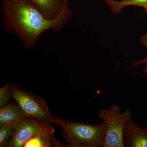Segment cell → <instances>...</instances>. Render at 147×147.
Instances as JSON below:
<instances>
[{
    "label": "cell",
    "mask_w": 147,
    "mask_h": 147,
    "mask_svg": "<svg viewBox=\"0 0 147 147\" xmlns=\"http://www.w3.org/2000/svg\"><path fill=\"white\" fill-rule=\"evenodd\" d=\"M1 13L6 30L15 35L26 48L34 46L48 30L60 31L72 15L69 6L54 19L46 18L30 0H1Z\"/></svg>",
    "instance_id": "obj_1"
},
{
    "label": "cell",
    "mask_w": 147,
    "mask_h": 147,
    "mask_svg": "<svg viewBox=\"0 0 147 147\" xmlns=\"http://www.w3.org/2000/svg\"><path fill=\"white\" fill-rule=\"evenodd\" d=\"M51 123L56 124L62 129L63 137L68 143L65 147H102L105 134L103 122L93 125L53 116Z\"/></svg>",
    "instance_id": "obj_2"
},
{
    "label": "cell",
    "mask_w": 147,
    "mask_h": 147,
    "mask_svg": "<svg viewBox=\"0 0 147 147\" xmlns=\"http://www.w3.org/2000/svg\"><path fill=\"white\" fill-rule=\"evenodd\" d=\"M98 117L105 125V137L102 147H124V127L132 118L131 113L127 110L122 113L120 105L114 103L109 109L99 110Z\"/></svg>",
    "instance_id": "obj_3"
},
{
    "label": "cell",
    "mask_w": 147,
    "mask_h": 147,
    "mask_svg": "<svg viewBox=\"0 0 147 147\" xmlns=\"http://www.w3.org/2000/svg\"><path fill=\"white\" fill-rule=\"evenodd\" d=\"M11 98L28 117L51 123L53 116L41 97L27 92L16 84L11 86Z\"/></svg>",
    "instance_id": "obj_4"
},
{
    "label": "cell",
    "mask_w": 147,
    "mask_h": 147,
    "mask_svg": "<svg viewBox=\"0 0 147 147\" xmlns=\"http://www.w3.org/2000/svg\"><path fill=\"white\" fill-rule=\"evenodd\" d=\"M41 123L36 119L27 118L14 130L6 147H24L27 142L36 136Z\"/></svg>",
    "instance_id": "obj_5"
},
{
    "label": "cell",
    "mask_w": 147,
    "mask_h": 147,
    "mask_svg": "<svg viewBox=\"0 0 147 147\" xmlns=\"http://www.w3.org/2000/svg\"><path fill=\"white\" fill-rule=\"evenodd\" d=\"M124 147H147V129L135 124L133 118L128 121L124 127Z\"/></svg>",
    "instance_id": "obj_6"
},
{
    "label": "cell",
    "mask_w": 147,
    "mask_h": 147,
    "mask_svg": "<svg viewBox=\"0 0 147 147\" xmlns=\"http://www.w3.org/2000/svg\"><path fill=\"white\" fill-rule=\"evenodd\" d=\"M48 122H42L35 137L27 142L24 147H65L54 137L55 129Z\"/></svg>",
    "instance_id": "obj_7"
},
{
    "label": "cell",
    "mask_w": 147,
    "mask_h": 147,
    "mask_svg": "<svg viewBox=\"0 0 147 147\" xmlns=\"http://www.w3.org/2000/svg\"><path fill=\"white\" fill-rule=\"evenodd\" d=\"M28 118L18 104L12 102L0 110V125L9 127L15 130Z\"/></svg>",
    "instance_id": "obj_8"
},
{
    "label": "cell",
    "mask_w": 147,
    "mask_h": 147,
    "mask_svg": "<svg viewBox=\"0 0 147 147\" xmlns=\"http://www.w3.org/2000/svg\"><path fill=\"white\" fill-rule=\"evenodd\" d=\"M39 8L46 18H57L68 6V3L63 0H30Z\"/></svg>",
    "instance_id": "obj_9"
},
{
    "label": "cell",
    "mask_w": 147,
    "mask_h": 147,
    "mask_svg": "<svg viewBox=\"0 0 147 147\" xmlns=\"http://www.w3.org/2000/svg\"><path fill=\"white\" fill-rule=\"evenodd\" d=\"M110 8L112 13L115 15L120 13L122 9L128 6L140 7L147 10V0H104Z\"/></svg>",
    "instance_id": "obj_10"
},
{
    "label": "cell",
    "mask_w": 147,
    "mask_h": 147,
    "mask_svg": "<svg viewBox=\"0 0 147 147\" xmlns=\"http://www.w3.org/2000/svg\"><path fill=\"white\" fill-rule=\"evenodd\" d=\"M14 130L9 127L0 125V147H6L10 137L13 135Z\"/></svg>",
    "instance_id": "obj_11"
},
{
    "label": "cell",
    "mask_w": 147,
    "mask_h": 147,
    "mask_svg": "<svg viewBox=\"0 0 147 147\" xmlns=\"http://www.w3.org/2000/svg\"><path fill=\"white\" fill-rule=\"evenodd\" d=\"M11 98V86L7 84L0 89V106L6 105Z\"/></svg>",
    "instance_id": "obj_12"
},
{
    "label": "cell",
    "mask_w": 147,
    "mask_h": 147,
    "mask_svg": "<svg viewBox=\"0 0 147 147\" xmlns=\"http://www.w3.org/2000/svg\"><path fill=\"white\" fill-rule=\"evenodd\" d=\"M144 12L147 16V10H144ZM139 42L140 44L147 48V32L141 36Z\"/></svg>",
    "instance_id": "obj_13"
},
{
    "label": "cell",
    "mask_w": 147,
    "mask_h": 147,
    "mask_svg": "<svg viewBox=\"0 0 147 147\" xmlns=\"http://www.w3.org/2000/svg\"><path fill=\"white\" fill-rule=\"evenodd\" d=\"M147 61V57L145 58V59H143L134 62V64H133V65H139L142 64L143 63H145Z\"/></svg>",
    "instance_id": "obj_14"
},
{
    "label": "cell",
    "mask_w": 147,
    "mask_h": 147,
    "mask_svg": "<svg viewBox=\"0 0 147 147\" xmlns=\"http://www.w3.org/2000/svg\"><path fill=\"white\" fill-rule=\"evenodd\" d=\"M144 67L143 69V71L144 74L145 76L147 77V61L145 63Z\"/></svg>",
    "instance_id": "obj_15"
},
{
    "label": "cell",
    "mask_w": 147,
    "mask_h": 147,
    "mask_svg": "<svg viewBox=\"0 0 147 147\" xmlns=\"http://www.w3.org/2000/svg\"><path fill=\"white\" fill-rule=\"evenodd\" d=\"M146 127V128L147 129V121L146 123V127Z\"/></svg>",
    "instance_id": "obj_16"
},
{
    "label": "cell",
    "mask_w": 147,
    "mask_h": 147,
    "mask_svg": "<svg viewBox=\"0 0 147 147\" xmlns=\"http://www.w3.org/2000/svg\"><path fill=\"white\" fill-rule=\"evenodd\" d=\"M63 1H64L68 3V0H63Z\"/></svg>",
    "instance_id": "obj_17"
},
{
    "label": "cell",
    "mask_w": 147,
    "mask_h": 147,
    "mask_svg": "<svg viewBox=\"0 0 147 147\" xmlns=\"http://www.w3.org/2000/svg\"><path fill=\"white\" fill-rule=\"evenodd\" d=\"M117 1H123V0H117Z\"/></svg>",
    "instance_id": "obj_18"
}]
</instances>
